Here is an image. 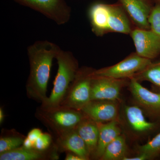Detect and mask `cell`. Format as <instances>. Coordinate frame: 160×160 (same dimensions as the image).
<instances>
[{"label": "cell", "instance_id": "6da1fadb", "mask_svg": "<svg viewBox=\"0 0 160 160\" xmlns=\"http://www.w3.org/2000/svg\"><path fill=\"white\" fill-rule=\"evenodd\" d=\"M60 49L57 44L47 40L36 41L28 46L29 73L26 91L29 99L41 104L47 100V86L52 62Z\"/></svg>", "mask_w": 160, "mask_h": 160}, {"label": "cell", "instance_id": "7a4b0ae2", "mask_svg": "<svg viewBox=\"0 0 160 160\" xmlns=\"http://www.w3.org/2000/svg\"><path fill=\"white\" fill-rule=\"evenodd\" d=\"M55 59L58 65L57 73L51 94L40 106L43 109H50L61 105L79 69L78 60L70 51L60 49Z\"/></svg>", "mask_w": 160, "mask_h": 160}, {"label": "cell", "instance_id": "3957f363", "mask_svg": "<svg viewBox=\"0 0 160 160\" xmlns=\"http://www.w3.org/2000/svg\"><path fill=\"white\" fill-rule=\"evenodd\" d=\"M85 116L81 110L62 105L48 109L40 106L35 112L36 117L55 138L76 129Z\"/></svg>", "mask_w": 160, "mask_h": 160}, {"label": "cell", "instance_id": "277c9868", "mask_svg": "<svg viewBox=\"0 0 160 160\" xmlns=\"http://www.w3.org/2000/svg\"><path fill=\"white\" fill-rule=\"evenodd\" d=\"M94 69L79 68L61 105L81 110L91 101V83Z\"/></svg>", "mask_w": 160, "mask_h": 160}, {"label": "cell", "instance_id": "5b68a950", "mask_svg": "<svg viewBox=\"0 0 160 160\" xmlns=\"http://www.w3.org/2000/svg\"><path fill=\"white\" fill-rule=\"evenodd\" d=\"M23 6L42 13L58 25L68 22L71 9L66 0H13Z\"/></svg>", "mask_w": 160, "mask_h": 160}, {"label": "cell", "instance_id": "8992f818", "mask_svg": "<svg viewBox=\"0 0 160 160\" xmlns=\"http://www.w3.org/2000/svg\"><path fill=\"white\" fill-rule=\"evenodd\" d=\"M151 62L152 60L142 57L135 52L113 66L94 69L92 75L129 79L136 73L145 69Z\"/></svg>", "mask_w": 160, "mask_h": 160}, {"label": "cell", "instance_id": "52a82bcc", "mask_svg": "<svg viewBox=\"0 0 160 160\" xmlns=\"http://www.w3.org/2000/svg\"><path fill=\"white\" fill-rule=\"evenodd\" d=\"M129 80V89L134 105L139 106L146 115L160 119V92L147 89L133 78Z\"/></svg>", "mask_w": 160, "mask_h": 160}, {"label": "cell", "instance_id": "ba28073f", "mask_svg": "<svg viewBox=\"0 0 160 160\" xmlns=\"http://www.w3.org/2000/svg\"><path fill=\"white\" fill-rule=\"evenodd\" d=\"M136 52L142 57L152 60L160 54V35L151 29L136 28L130 34Z\"/></svg>", "mask_w": 160, "mask_h": 160}, {"label": "cell", "instance_id": "9c48e42d", "mask_svg": "<svg viewBox=\"0 0 160 160\" xmlns=\"http://www.w3.org/2000/svg\"><path fill=\"white\" fill-rule=\"evenodd\" d=\"M127 83L126 79H116L92 75L91 83V100L119 101L121 90Z\"/></svg>", "mask_w": 160, "mask_h": 160}, {"label": "cell", "instance_id": "30bf717a", "mask_svg": "<svg viewBox=\"0 0 160 160\" xmlns=\"http://www.w3.org/2000/svg\"><path fill=\"white\" fill-rule=\"evenodd\" d=\"M87 117L97 123L119 120V101L91 100L81 110Z\"/></svg>", "mask_w": 160, "mask_h": 160}, {"label": "cell", "instance_id": "8fae6325", "mask_svg": "<svg viewBox=\"0 0 160 160\" xmlns=\"http://www.w3.org/2000/svg\"><path fill=\"white\" fill-rule=\"evenodd\" d=\"M123 112L128 128L138 135L148 134L155 130L158 126L157 122L147 121L144 112L137 105L125 106Z\"/></svg>", "mask_w": 160, "mask_h": 160}, {"label": "cell", "instance_id": "7c38bea8", "mask_svg": "<svg viewBox=\"0 0 160 160\" xmlns=\"http://www.w3.org/2000/svg\"><path fill=\"white\" fill-rule=\"evenodd\" d=\"M58 152L55 143L51 148L45 150L27 148L22 146L11 151L1 153L0 160H58Z\"/></svg>", "mask_w": 160, "mask_h": 160}, {"label": "cell", "instance_id": "4fadbf2b", "mask_svg": "<svg viewBox=\"0 0 160 160\" xmlns=\"http://www.w3.org/2000/svg\"><path fill=\"white\" fill-rule=\"evenodd\" d=\"M137 28L150 29L149 18L152 7L146 0H119Z\"/></svg>", "mask_w": 160, "mask_h": 160}, {"label": "cell", "instance_id": "5bb4252c", "mask_svg": "<svg viewBox=\"0 0 160 160\" xmlns=\"http://www.w3.org/2000/svg\"><path fill=\"white\" fill-rule=\"evenodd\" d=\"M54 142L59 152H70L79 156L84 160L91 159L86 143L78 134L76 129L56 138Z\"/></svg>", "mask_w": 160, "mask_h": 160}, {"label": "cell", "instance_id": "9a60e30c", "mask_svg": "<svg viewBox=\"0 0 160 160\" xmlns=\"http://www.w3.org/2000/svg\"><path fill=\"white\" fill-rule=\"evenodd\" d=\"M97 125L99 130L98 140L93 158L100 160L107 146L121 134L122 129L120 126V120L97 123Z\"/></svg>", "mask_w": 160, "mask_h": 160}, {"label": "cell", "instance_id": "2e32d148", "mask_svg": "<svg viewBox=\"0 0 160 160\" xmlns=\"http://www.w3.org/2000/svg\"><path fill=\"white\" fill-rule=\"evenodd\" d=\"M109 5L103 3H96L89 8L88 16L92 31L97 36L102 37L109 33Z\"/></svg>", "mask_w": 160, "mask_h": 160}, {"label": "cell", "instance_id": "e0dca14e", "mask_svg": "<svg viewBox=\"0 0 160 160\" xmlns=\"http://www.w3.org/2000/svg\"><path fill=\"white\" fill-rule=\"evenodd\" d=\"M76 130L86 143L91 158H93L98 140L99 130L97 123L85 116L78 125Z\"/></svg>", "mask_w": 160, "mask_h": 160}, {"label": "cell", "instance_id": "ac0fdd59", "mask_svg": "<svg viewBox=\"0 0 160 160\" xmlns=\"http://www.w3.org/2000/svg\"><path fill=\"white\" fill-rule=\"evenodd\" d=\"M108 30L109 32L126 34L131 32L130 22L122 6L109 5Z\"/></svg>", "mask_w": 160, "mask_h": 160}, {"label": "cell", "instance_id": "d6986e66", "mask_svg": "<svg viewBox=\"0 0 160 160\" xmlns=\"http://www.w3.org/2000/svg\"><path fill=\"white\" fill-rule=\"evenodd\" d=\"M129 149L126 137L121 134L106 147L101 160H123L129 157Z\"/></svg>", "mask_w": 160, "mask_h": 160}, {"label": "cell", "instance_id": "ffe728a7", "mask_svg": "<svg viewBox=\"0 0 160 160\" xmlns=\"http://www.w3.org/2000/svg\"><path fill=\"white\" fill-rule=\"evenodd\" d=\"M132 78L139 82H149L160 92V61L156 62H152L145 69L136 73Z\"/></svg>", "mask_w": 160, "mask_h": 160}, {"label": "cell", "instance_id": "44dd1931", "mask_svg": "<svg viewBox=\"0 0 160 160\" xmlns=\"http://www.w3.org/2000/svg\"><path fill=\"white\" fill-rule=\"evenodd\" d=\"M26 137L14 130L2 133L0 138V154L17 149L22 146Z\"/></svg>", "mask_w": 160, "mask_h": 160}, {"label": "cell", "instance_id": "7402d4cb", "mask_svg": "<svg viewBox=\"0 0 160 160\" xmlns=\"http://www.w3.org/2000/svg\"><path fill=\"white\" fill-rule=\"evenodd\" d=\"M138 154L144 155L147 160H153L160 155V132L144 145L136 148Z\"/></svg>", "mask_w": 160, "mask_h": 160}, {"label": "cell", "instance_id": "603a6c76", "mask_svg": "<svg viewBox=\"0 0 160 160\" xmlns=\"http://www.w3.org/2000/svg\"><path fill=\"white\" fill-rule=\"evenodd\" d=\"M148 21L150 29L160 35V4L152 7Z\"/></svg>", "mask_w": 160, "mask_h": 160}, {"label": "cell", "instance_id": "cb8c5ba5", "mask_svg": "<svg viewBox=\"0 0 160 160\" xmlns=\"http://www.w3.org/2000/svg\"><path fill=\"white\" fill-rule=\"evenodd\" d=\"M54 141L50 133H43L33 143V148L40 150L49 149L54 145Z\"/></svg>", "mask_w": 160, "mask_h": 160}, {"label": "cell", "instance_id": "d4e9b609", "mask_svg": "<svg viewBox=\"0 0 160 160\" xmlns=\"http://www.w3.org/2000/svg\"><path fill=\"white\" fill-rule=\"evenodd\" d=\"M42 133L41 129L38 128H34L29 132L27 137L32 142L34 143L35 141L37 139Z\"/></svg>", "mask_w": 160, "mask_h": 160}, {"label": "cell", "instance_id": "484cf974", "mask_svg": "<svg viewBox=\"0 0 160 160\" xmlns=\"http://www.w3.org/2000/svg\"><path fill=\"white\" fill-rule=\"evenodd\" d=\"M66 152V155L65 158L66 160H84L82 158L73 152Z\"/></svg>", "mask_w": 160, "mask_h": 160}, {"label": "cell", "instance_id": "4316f807", "mask_svg": "<svg viewBox=\"0 0 160 160\" xmlns=\"http://www.w3.org/2000/svg\"><path fill=\"white\" fill-rule=\"evenodd\" d=\"M22 146L27 148H33V143L29 138L26 137L23 142Z\"/></svg>", "mask_w": 160, "mask_h": 160}, {"label": "cell", "instance_id": "83f0119b", "mask_svg": "<svg viewBox=\"0 0 160 160\" xmlns=\"http://www.w3.org/2000/svg\"><path fill=\"white\" fill-rule=\"evenodd\" d=\"M4 116L5 115L4 114V112H3L2 109L1 108L0 109V124H1L3 123Z\"/></svg>", "mask_w": 160, "mask_h": 160}, {"label": "cell", "instance_id": "f1b7e54d", "mask_svg": "<svg viewBox=\"0 0 160 160\" xmlns=\"http://www.w3.org/2000/svg\"><path fill=\"white\" fill-rule=\"evenodd\" d=\"M155 4H160V0H153Z\"/></svg>", "mask_w": 160, "mask_h": 160}]
</instances>
